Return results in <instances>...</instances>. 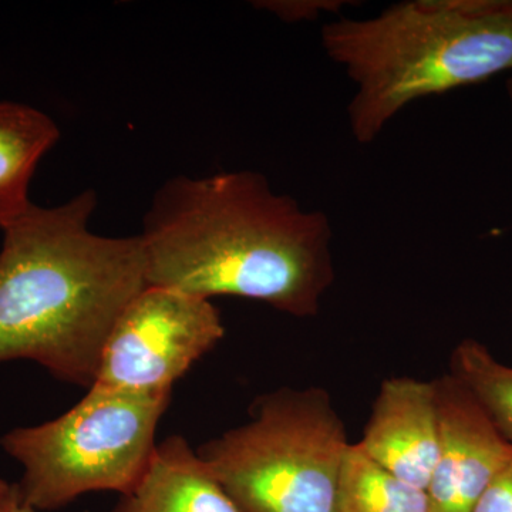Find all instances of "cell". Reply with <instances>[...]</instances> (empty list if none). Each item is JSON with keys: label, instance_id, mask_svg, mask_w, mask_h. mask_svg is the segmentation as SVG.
Segmentation results:
<instances>
[{"label": "cell", "instance_id": "obj_1", "mask_svg": "<svg viewBox=\"0 0 512 512\" xmlns=\"http://www.w3.org/2000/svg\"><path fill=\"white\" fill-rule=\"evenodd\" d=\"M147 286L239 296L309 318L335 281L332 224L255 171L171 178L140 234Z\"/></svg>", "mask_w": 512, "mask_h": 512}, {"label": "cell", "instance_id": "obj_2", "mask_svg": "<svg viewBox=\"0 0 512 512\" xmlns=\"http://www.w3.org/2000/svg\"><path fill=\"white\" fill-rule=\"evenodd\" d=\"M97 198L33 205L3 228L0 363L33 360L62 382L93 386L121 312L147 288L140 235L89 229Z\"/></svg>", "mask_w": 512, "mask_h": 512}, {"label": "cell", "instance_id": "obj_3", "mask_svg": "<svg viewBox=\"0 0 512 512\" xmlns=\"http://www.w3.org/2000/svg\"><path fill=\"white\" fill-rule=\"evenodd\" d=\"M355 93L348 121L370 144L414 101L512 72V0H407L320 33Z\"/></svg>", "mask_w": 512, "mask_h": 512}, {"label": "cell", "instance_id": "obj_4", "mask_svg": "<svg viewBox=\"0 0 512 512\" xmlns=\"http://www.w3.org/2000/svg\"><path fill=\"white\" fill-rule=\"evenodd\" d=\"M251 416L197 450L239 512H338L350 443L330 394L286 387L258 397Z\"/></svg>", "mask_w": 512, "mask_h": 512}, {"label": "cell", "instance_id": "obj_5", "mask_svg": "<svg viewBox=\"0 0 512 512\" xmlns=\"http://www.w3.org/2000/svg\"><path fill=\"white\" fill-rule=\"evenodd\" d=\"M171 394L93 384L69 412L9 431L0 446L23 466L22 500L55 511L94 491L136 490L157 450L156 433Z\"/></svg>", "mask_w": 512, "mask_h": 512}, {"label": "cell", "instance_id": "obj_6", "mask_svg": "<svg viewBox=\"0 0 512 512\" xmlns=\"http://www.w3.org/2000/svg\"><path fill=\"white\" fill-rule=\"evenodd\" d=\"M211 299L147 286L111 330L94 384L144 394H171L174 383L224 338Z\"/></svg>", "mask_w": 512, "mask_h": 512}, {"label": "cell", "instance_id": "obj_7", "mask_svg": "<svg viewBox=\"0 0 512 512\" xmlns=\"http://www.w3.org/2000/svg\"><path fill=\"white\" fill-rule=\"evenodd\" d=\"M434 387L440 448L426 490L429 512H471L512 460V446L456 377L441 376Z\"/></svg>", "mask_w": 512, "mask_h": 512}, {"label": "cell", "instance_id": "obj_8", "mask_svg": "<svg viewBox=\"0 0 512 512\" xmlns=\"http://www.w3.org/2000/svg\"><path fill=\"white\" fill-rule=\"evenodd\" d=\"M359 444L397 477L427 490L440 448L434 380H384Z\"/></svg>", "mask_w": 512, "mask_h": 512}, {"label": "cell", "instance_id": "obj_9", "mask_svg": "<svg viewBox=\"0 0 512 512\" xmlns=\"http://www.w3.org/2000/svg\"><path fill=\"white\" fill-rule=\"evenodd\" d=\"M111 512H239L183 436L161 441L146 476Z\"/></svg>", "mask_w": 512, "mask_h": 512}, {"label": "cell", "instance_id": "obj_10", "mask_svg": "<svg viewBox=\"0 0 512 512\" xmlns=\"http://www.w3.org/2000/svg\"><path fill=\"white\" fill-rule=\"evenodd\" d=\"M55 121L18 103H0V228L33 207L29 185L40 158L57 140Z\"/></svg>", "mask_w": 512, "mask_h": 512}, {"label": "cell", "instance_id": "obj_11", "mask_svg": "<svg viewBox=\"0 0 512 512\" xmlns=\"http://www.w3.org/2000/svg\"><path fill=\"white\" fill-rule=\"evenodd\" d=\"M338 512H429V497L373 460L359 443H350L340 470Z\"/></svg>", "mask_w": 512, "mask_h": 512}, {"label": "cell", "instance_id": "obj_12", "mask_svg": "<svg viewBox=\"0 0 512 512\" xmlns=\"http://www.w3.org/2000/svg\"><path fill=\"white\" fill-rule=\"evenodd\" d=\"M450 375L466 387L512 446V367L498 362L483 343L464 339L454 349Z\"/></svg>", "mask_w": 512, "mask_h": 512}, {"label": "cell", "instance_id": "obj_13", "mask_svg": "<svg viewBox=\"0 0 512 512\" xmlns=\"http://www.w3.org/2000/svg\"><path fill=\"white\" fill-rule=\"evenodd\" d=\"M471 512H512V460L485 488Z\"/></svg>", "mask_w": 512, "mask_h": 512}, {"label": "cell", "instance_id": "obj_14", "mask_svg": "<svg viewBox=\"0 0 512 512\" xmlns=\"http://www.w3.org/2000/svg\"><path fill=\"white\" fill-rule=\"evenodd\" d=\"M262 9L271 10L284 20L316 19L320 13L336 12L343 6V2L332 0H316V2H261Z\"/></svg>", "mask_w": 512, "mask_h": 512}, {"label": "cell", "instance_id": "obj_15", "mask_svg": "<svg viewBox=\"0 0 512 512\" xmlns=\"http://www.w3.org/2000/svg\"><path fill=\"white\" fill-rule=\"evenodd\" d=\"M18 494V484H9L0 478V512H6Z\"/></svg>", "mask_w": 512, "mask_h": 512}, {"label": "cell", "instance_id": "obj_16", "mask_svg": "<svg viewBox=\"0 0 512 512\" xmlns=\"http://www.w3.org/2000/svg\"><path fill=\"white\" fill-rule=\"evenodd\" d=\"M19 490V488H18ZM6 512H37L35 508L30 507L29 504H26L25 501L22 500V497H20V494H18V497L15 498V501H13L12 504H10V507Z\"/></svg>", "mask_w": 512, "mask_h": 512}, {"label": "cell", "instance_id": "obj_17", "mask_svg": "<svg viewBox=\"0 0 512 512\" xmlns=\"http://www.w3.org/2000/svg\"><path fill=\"white\" fill-rule=\"evenodd\" d=\"M507 90H508V97H510V101L512 104V76L510 77V79H508Z\"/></svg>", "mask_w": 512, "mask_h": 512}]
</instances>
